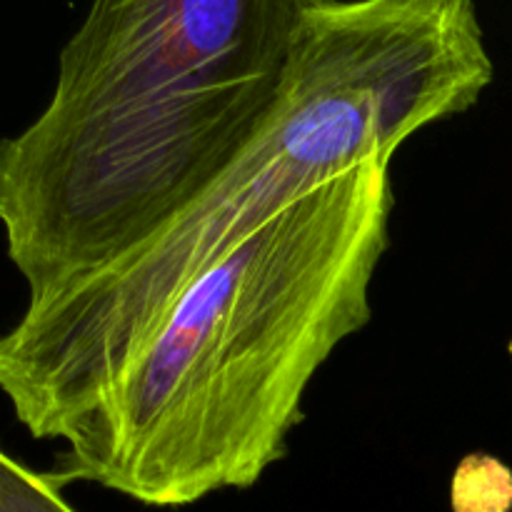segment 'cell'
<instances>
[{
    "instance_id": "4",
    "label": "cell",
    "mask_w": 512,
    "mask_h": 512,
    "mask_svg": "<svg viewBox=\"0 0 512 512\" xmlns=\"http://www.w3.org/2000/svg\"><path fill=\"white\" fill-rule=\"evenodd\" d=\"M453 512H512V470L488 453H470L450 480Z\"/></svg>"
},
{
    "instance_id": "1",
    "label": "cell",
    "mask_w": 512,
    "mask_h": 512,
    "mask_svg": "<svg viewBox=\"0 0 512 512\" xmlns=\"http://www.w3.org/2000/svg\"><path fill=\"white\" fill-rule=\"evenodd\" d=\"M473 0H320L268 120L110 263L28 298L0 335V390L38 440H65L203 268L305 195L463 115L493 83Z\"/></svg>"
},
{
    "instance_id": "2",
    "label": "cell",
    "mask_w": 512,
    "mask_h": 512,
    "mask_svg": "<svg viewBox=\"0 0 512 512\" xmlns=\"http://www.w3.org/2000/svg\"><path fill=\"white\" fill-rule=\"evenodd\" d=\"M393 208L390 163L370 160L200 270L70 430L50 478L150 508L253 488L288 455L318 370L373 318Z\"/></svg>"
},
{
    "instance_id": "3",
    "label": "cell",
    "mask_w": 512,
    "mask_h": 512,
    "mask_svg": "<svg viewBox=\"0 0 512 512\" xmlns=\"http://www.w3.org/2000/svg\"><path fill=\"white\" fill-rule=\"evenodd\" d=\"M320 0H93L25 130L50 185L93 218L150 228L268 120Z\"/></svg>"
},
{
    "instance_id": "5",
    "label": "cell",
    "mask_w": 512,
    "mask_h": 512,
    "mask_svg": "<svg viewBox=\"0 0 512 512\" xmlns=\"http://www.w3.org/2000/svg\"><path fill=\"white\" fill-rule=\"evenodd\" d=\"M0 512H75L50 473L40 475L0 450Z\"/></svg>"
}]
</instances>
